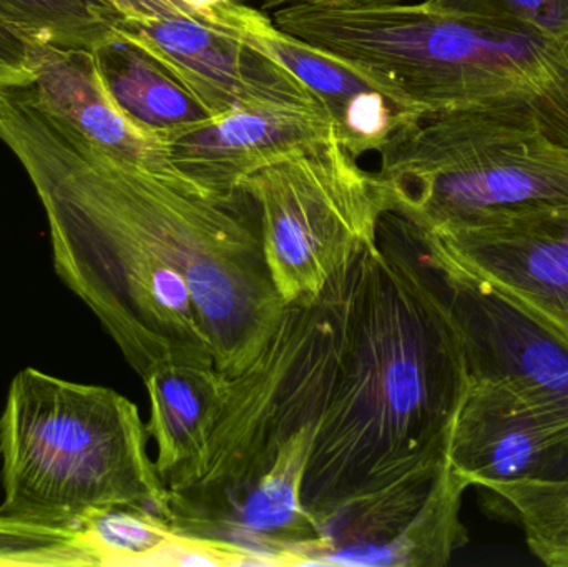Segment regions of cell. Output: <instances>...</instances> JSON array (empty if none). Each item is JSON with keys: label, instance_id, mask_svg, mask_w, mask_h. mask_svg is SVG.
Returning <instances> with one entry per match:
<instances>
[{"label": "cell", "instance_id": "obj_9", "mask_svg": "<svg viewBox=\"0 0 568 567\" xmlns=\"http://www.w3.org/2000/svg\"><path fill=\"white\" fill-rule=\"evenodd\" d=\"M115 30L172 73L213 117L258 109L329 115L290 70L200 20L119 17Z\"/></svg>", "mask_w": 568, "mask_h": 567}, {"label": "cell", "instance_id": "obj_8", "mask_svg": "<svg viewBox=\"0 0 568 567\" xmlns=\"http://www.w3.org/2000/svg\"><path fill=\"white\" fill-rule=\"evenodd\" d=\"M413 233L459 330L470 378L568 413V343L433 240Z\"/></svg>", "mask_w": 568, "mask_h": 567}, {"label": "cell", "instance_id": "obj_23", "mask_svg": "<svg viewBox=\"0 0 568 567\" xmlns=\"http://www.w3.org/2000/svg\"><path fill=\"white\" fill-rule=\"evenodd\" d=\"M123 19H192L202 22V6L196 0H102Z\"/></svg>", "mask_w": 568, "mask_h": 567}, {"label": "cell", "instance_id": "obj_10", "mask_svg": "<svg viewBox=\"0 0 568 567\" xmlns=\"http://www.w3.org/2000/svg\"><path fill=\"white\" fill-rule=\"evenodd\" d=\"M417 233L568 343V203Z\"/></svg>", "mask_w": 568, "mask_h": 567}, {"label": "cell", "instance_id": "obj_15", "mask_svg": "<svg viewBox=\"0 0 568 567\" xmlns=\"http://www.w3.org/2000/svg\"><path fill=\"white\" fill-rule=\"evenodd\" d=\"M229 379L215 366L165 363L143 383L150 399V438L155 468L169 495L202 478L206 452L225 402Z\"/></svg>", "mask_w": 568, "mask_h": 567}, {"label": "cell", "instance_id": "obj_3", "mask_svg": "<svg viewBox=\"0 0 568 567\" xmlns=\"http://www.w3.org/2000/svg\"><path fill=\"white\" fill-rule=\"evenodd\" d=\"M273 20L363 73L410 115L530 113L568 143V45L519 23L424 0L287 6Z\"/></svg>", "mask_w": 568, "mask_h": 567}, {"label": "cell", "instance_id": "obj_13", "mask_svg": "<svg viewBox=\"0 0 568 567\" xmlns=\"http://www.w3.org/2000/svg\"><path fill=\"white\" fill-rule=\"evenodd\" d=\"M336 135L324 113L236 110L165 136L170 165L186 189L213 200H236L253 173Z\"/></svg>", "mask_w": 568, "mask_h": 567}, {"label": "cell", "instance_id": "obj_12", "mask_svg": "<svg viewBox=\"0 0 568 567\" xmlns=\"http://www.w3.org/2000/svg\"><path fill=\"white\" fill-rule=\"evenodd\" d=\"M202 22L242 40L300 79L329 113L339 142L359 159L379 150L396 130L420 117L400 110L363 73L307 45L255 7L236 0H210Z\"/></svg>", "mask_w": 568, "mask_h": 567}, {"label": "cell", "instance_id": "obj_25", "mask_svg": "<svg viewBox=\"0 0 568 567\" xmlns=\"http://www.w3.org/2000/svg\"><path fill=\"white\" fill-rule=\"evenodd\" d=\"M263 7L287 6H356V3L387 2V0H260Z\"/></svg>", "mask_w": 568, "mask_h": 567}, {"label": "cell", "instance_id": "obj_17", "mask_svg": "<svg viewBox=\"0 0 568 567\" xmlns=\"http://www.w3.org/2000/svg\"><path fill=\"white\" fill-rule=\"evenodd\" d=\"M449 458L437 473L416 515L386 541L346 553L333 566L440 567L469 543L463 512L470 488Z\"/></svg>", "mask_w": 568, "mask_h": 567}, {"label": "cell", "instance_id": "obj_20", "mask_svg": "<svg viewBox=\"0 0 568 567\" xmlns=\"http://www.w3.org/2000/svg\"><path fill=\"white\" fill-rule=\"evenodd\" d=\"M77 531L82 533L99 566H152L176 533L159 513L126 505L90 513Z\"/></svg>", "mask_w": 568, "mask_h": 567}, {"label": "cell", "instance_id": "obj_21", "mask_svg": "<svg viewBox=\"0 0 568 567\" xmlns=\"http://www.w3.org/2000/svg\"><path fill=\"white\" fill-rule=\"evenodd\" d=\"M0 567H99L80 531H57L0 516Z\"/></svg>", "mask_w": 568, "mask_h": 567}, {"label": "cell", "instance_id": "obj_4", "mask_svg": "<svg viewBox=\"0 0 568 567\" xmlns=\"http://www.w3.org/2000/svg\"><path fill=\"white\" fill-rule=\"evenodd\" d=\"M149 442L135 403L115 389L22 369L0 416V516L57 531L115 505L169 519Z\"/></svg>", "mask_w": 568, "mask_h": 567}, {"label": "cell", "instance_id": "obj_24", "mask_svg": "<svg viewBox=\"0 0 568 567\" xmlns=\"http://www.w3.org/2000/svg\"><path fill=\"white\" fill-rule=\"evenodd\" d=\"M33 80L29 43L0 26V90L22 89Z\"/></svg>", "mask_w": 568, "mask_h": 567}, {"label": "cell", "instance_id": "obj_1", "mask_svg": "<svg viewBox=\"0 0 568 567\" xmlns=\"http://www.w3.org/2000/svg\"><path fill=\"white\" fill-rule=\"evenodd\" d=\"M0 142L26 170L53 269L145 379L165 363L240 375L278 328L276 292L245 196L213 200L156 175L0 90Z\"/></svg>", "mask_w": 568, "mask_h": 567}, {"label": "cell", "instance_id": "obj_19", "mask_svg": "<svg viewBox=\"0 0 568 567\" xmlns=\"http://www.w3.org/2000/svg\"><path fill=\"white\" fill-rule=\"evenodd\" d=\"M514 516L527 548L544 565L568 567V482L484 486Z\"/></svg>", "mask_w": 568, "mask_h": 567}, {"label": "cell", "instance_id": "obj_2", "mask_svg": "<svg viewBox=\"0 0 568 567\" xmlns=\"http://www.w3.org/2000/svg\"><path fill=\"white\" fill-rule=\"evenodd\" d=\"M469 383L449 305L413 230L387 213L354 269L343 369L304 472L320 535L354 503L434 482Z\"/></svg>", "mask_w": 568, "mask_h": 567}, {"label": "cell", "instance_id": "obj_16", "mask_svg": "<svg viewBox=\"0 0 568 567\" xmlns=\"http://www.w3.org/2000/svg\"><path fill=\"white\" fill-rule=\"evenodd\" d=\"M93 55L106 89L126 115L163 140L215 119L172 73L119 33Z\"/></svg>", "mask_w": 568, "mask_h": 567}, {"label": "cell", "instance_id": "obj_6", "mask_svg": "<svg viewBox=\"0 0 568 567\" xmlns=\"http://www.w3.org/2000/svg\"><path fill=\"white\" fill-rule=\"evenodd\" d=\"M377 152V175L393 213L417 232L568 203V143L530 113L454 110L420 117Z\"/></svg>", "mask_w": 568, "mask_h": 567}, {"label": "cell", "instance_id": "obj_7", "mask_svg": "<svg viewBox=\"0 0 568 567\" xmlns=\"http://www.w3.org/2000/svg\"><path fill=\"white\" fill-rule=\"evenodd\" d=\"M357 160L334 135L240 186L258 219L266 265L284 305L313 302L347 275L393 213L383 180Z\"/></svg>", "mask_w": 568, "mask_h": 567}, {"label": "cell", "instance_id": "obj_14", "mask_svg": "<svg viewBox=\"0 0 568 567\" xmlns=\"http://www.w3.org/2000/svg\"><path fill=\"white\" fill-rule=\"evenodd\" d=\"M29 47L36 80L23 89L39 109L65 120L102 149L182 185L170 165L165 140L136 123L116 103L92 50L45 43Z\"/></svg>", "mask_w": 568, "mask_h": 567}, {"label": "cell", "instance_id": "obj_5", "mask_svg": "<svg viewBox=\"0 0 568 567\" xmlns=\"http://www.w3.org/2000/svg\"><path fill=\"white\" fill-rule=\"evenodd\" d=\"M354 269L320 298L286 305L265 348L229 379L202 478L169 495L176 533L212 539L283 449L317 425L343 369Z\"/></svg>", "mask_w": 568, "mask_h": 567}, {"label": "cell", "instance_id": "obj_11", "mask_svg": "<svg viewBox=\"0 0 568 567\" xmlns=\"http://www.w3.org/2000/svg\"><path fill=\"white\" fill-rule=\"evenodd\" d=\"M447 458L477 488L496 483H566L568 413L470 378Z\"/></svg>", "mask_w": 568, "mask_h": 567}, {"label": "cell", "instance_id": "obj_18", "mask_svg": "<svg viewBox=\"0 0 568 567\" xmlns=\"http://www.w3.org/2000/svg\"><path fill=\"white\" fill-rule=\"evenodd\" d=\"M119 13L102 0H0V26L27 43L97 50L116 37Z\"/></svg>", "mask_w": 568, "mask_h": 567}, {"label": "cell", "instance_id": "obj_22", "mask_svg": "<svg viewBox=\"0 0 568 567\" xmlns=\"http://www.w3.org/2000/svg\"><path fill=\"white\" fill-rule=\"evenodd\" d=\"M436 9L519 23L568 45V0H424Z\"/></svg>", "mask_w": 568, "mask_h": 567}]
</instances>
